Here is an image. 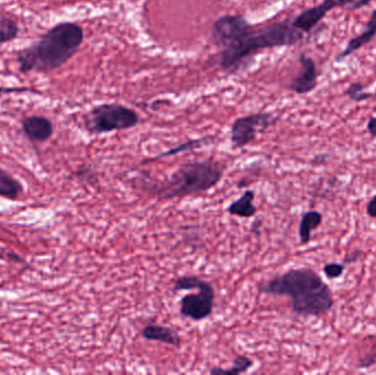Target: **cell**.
<instances>
[{"label": "cell", "mask_w": 376, "mask_h": 375, "mask_svg": "<svg viewBox=\"0 0 376 375\" xmlns=\"http://www.w3.org/2000/svg\"><path fill=\"white\" fill-rule=\"evenodd\" d=\"M261 292L291 298L293 313L302 317H320L335 305L333 292L319 274L309 267L291 269L264 283Z\"/></svg>", "instance_id": "1"}, {"label": "cell", "mask_w": 376, "mask_h": 375, "mask_svg": "<svg viewBox=\"0 0 376 375\" xmlns=\"http://www.w3.org/2000/svg\"><path fill=\"white\" fill-rule=\"evenodd\" d=\"M84 41V30L74 22H61L41 39L17 53L21 73H50L73 59Z\"/></svg>", "instance_id": "2"}, {"label": "cell", "mask_w": 376, "mask_h": 375, "mask_svg": "<svg viewBox=\"0 0 376 375\" xmlns=\"http://www.w3.org/2000/svg\"><path fill=\"white\" fill-rule=\"evenodd\" d=\"M304 39V32L292 21H279L263 28L251 27L250 30L227 47L221 49L219 65L225 72L235 73L246 59L258 51L273 48L292 47Z\"/></svg>", "instance_id": "3"}, {"label": "cell", "mask_w": 376, "mask_h": 375, "mask_svg": "<svg viewBox=\"0 0 376 375\" xmlns=\"http://www.w3.org/2000/svg\"><path fill=\"white\" fill-rule=\"evenodd\" d=\"M223 176V167L219 162L190 161L179 165L169 178L153 183L148 190L159 201L197 195L215 188Z\"/></svg>", "instance_id": "4"}, {"label": "cell", "mask_w": 376, "mask_h": 375, "mask_svg": "<svg viewBox=\"0 0 376 375\" xmlns=\"http://www.w3.org/2000/svg\"><path fill=\"white\" fill-rule=\"evenodd\" d=\"M140 116L136 111L121 104H100L86 118V128L92 134L129 130L138 126Z\"/></svg>", "instance_id": "5"}, {"label": "cell", "mask_w": 376, "mask_h": 375, "mask_svg": "<svg viewBox=\"0 0 376 375\" xmlns=\"http://www.w3.org/2000/svg\"><path fill=\"white\" fill-rule=\"evenodd\" d=\"M277 121V117L270 113H250L236 119L233 121L230 130L233 149H244Z\"/></svg>", "instance_id": "6"}, {"label": "cell", "mask_w": 376, "mask_h": 375, "mask_svg": "<svg viewBox=\"0 0 376 375\" xmlns=\"http://www.w3.org/2000/svg\"><path fill=\"white\" fill-rule=\"evenodd\" d=\"M197 294H187L179 302V313L185 318L202 321L211 316L215 307V288L207 281L202 280Z\"/></svg>", "instance_id": "7"}, {"label": "cell", "mask_w": 376, "mask_h": 375, "mask_svg": "<svg viewBox=\"0 0 376 375\" xmlns=\"http://www.w3.org/2000/svg\"><path fill=\"white\" fill-rule=\"evenodd\" d=\"M252 26L253 24H251L244 17L225 15L214 22L211 38L216 47L221 50L244 36Z\"/></svg>", "instance_id": "8"}, {"label": "cell", "mask_w": 376, "mask_h": 375, "mask_svg": "<svg viewBox=\"0 0 376 375\" xmlns=\"http://www.w3.org/2000/svg\"><path fill=\"white\" fill-rule=\"evenodd\" d=\"M300 71L289 82L287 90L297 95H306V94L312 93L317 86L319 73H318L315 61L305 53L300 55Z\"/></svg>", "instance_id": "9"}, {"label": "cell", "mask_w": 376, "mask_h": 375, "mask_svg": "<svg viewBox=\"0 0 376 375\" xmlns=\"http://www.w3.org/2000/svg\"><path fill=\"white\" fill-rule=\"evenodd\" d=\"M338 0H323L319 5L314 6L312 8L302 11L292 21L293 24L304 34H309L318 26L320 21L327 16L329 11L338 8Z\"/></svg>", "instance_id": "10"}, {"label": "cell", "mask_w": 376, "mask_h": 375, "mask_svg": "<svg viewBox=\"0 0 376 375\" xmlns=\"http://www.w3.org/2000/svg\"><path fill=\"white\" fill-rule=\"evenodd\" d=\"M22 130L31 141L44 142L53 134V125L46 117L31 116L23 120Z\"/></svg>", "instance_id": "11"}, {"label": "cell", "mask_w": 376, "mask_h": 375, "mask_svg": "<svg viewBox=\"0 0 376 375\" xmlns=\"http://www.w3.org/2000/svg\"><path fill=\"white\" fill-rule=\"evenodd\" d=\"M376 36V9H374L372 13L371 17H370L368 24H366L364 31L361 34H358L356 38H352L350 41L347 44L346 49L340 52L337 57H335V63L342 62L343 59H346L347 57H350L351 55H354V52L358 50L362 49L364 45L370 43L372 40L375 38Z\"/></svg>", "instance_id": "12"}, {"label": "cell", "mask_w": 376, "mask_h": 375, "mask_svg": "<svg viewBox=\"0 0 376 375\" xmlns=\"http://www.w3.org/2000/svg\"><path fill=\"white\" fill-rule=\"evenodd\" d=\"M141 336L144 337V339L151 341L161 342L176 348L181 347V337L176 330L169 327L150 324L141 330Z\"/></svg>", "instance_id": "13"}, {"label": "cell", "mask_w": 376, "mask_h": 375, "mask_svg": "<svg viewBox=\"0 0 376 375\" xmlns=\"http://www.w3.org/2000/svg\"><path fill=\"white\" fill-rule=\"evenodd\" d=\"M254 199H256V193L253 190H246L237 201H232L228 206L227 211L230 213L231 216L240 217V218L248 219L256 216L258 209L254 205Z\"/></svg>", "instance_id": "14"}, {"label": "cell", "mask_w": 376, "mask_h": 375, "mask_svg": "<svg viewBox=\"0 0 376 375\" xmlns=\"http://www.w3.org/2000/svg\"><path fill=\"white\" fill-rule=\"evenodd\" d=\"M323 222V215L318 211H308L302 215L300 219L298 234L300 244L305 246L312 240V232Z\"/></svg>", "instance_id": "15"}, {"label": "cell", "mask_w": 376, "mask_h": 375, "mask_svg": "<svg viewBox=\"0 0 376 375\" xmlns=\"http://www.w3.org/2000/svg\"><path fill=\"white\" fill-rule=\"evenodd\" d=\"M22 192L20 182L0 167V197L17 201Z\"/></svg>", "instance_id": "16"}, {"label": "cell", "mask_w": 376, "mask_h": 375, "mask_svg": "<svg viewBox=\"0 0 376 375\" xmlns=\"http://www.w3.org/2000/svg\"><path fill=\"white\" fill-rule=\"evenodd\" d=\"M211 142H213V138H210V136H204L200 139L188 140V141L179 144V146L173 148V149L167 150V151L163 152L161 155L148 160L146 162H153V161H158L160 159H165V157H173V155H179V153H184V152L200 149V148L205 147L206 144L211 143Z\"/></svg>", "instance_id": "17"}, {"label": "cell", "mask_w": 376, "mask_h": 375, "mask_svg": "<svg viewBox=\"0 0 376 375\" xmlns=\"http://www.w3.org/2000/svg\"><path fill=\"white\" fill-rule=\"evenodd\" d=\"M253 360L251 359V358L244 355H237V357L232 360V367H231L230 369L214 367V369H211V370L209 371V373L213 375L242 374V373L248 372L251 367H253Z\"/></svg>", "instance_id": "18"}, {"label": "cell", "mask_w": 376, "mask_h": 375, "mask_svg": "<svg viewBox=\"0 0 376 375\" xmlns=\"http://www.w3.org/2000/svg\"><path fill=\"white\" fill-rule=\"evenodd\" d=\"M19 26L17 21L11 17L0 18V44L8 43L17 39L19 36Z\"/></svg>", "instance_id": "19"}, {"label": "cell", "mask_w": 376, "mask_h": 375, "mask_svg": "<svg viewBox=\"0 0 376 375\" xmlns=\"http://www.w3.org/2000/svg\"><path fill=\"white\" fill-rule=\"evenodd\" d=\"M344 95L348 96L349 99L356 101V103H362L368 101L370 98L374 97L373 94L365 93L364 92V85L361 83H354L349 86Z\"/></svg>", "instance_id": "20"}, {"label": "cell", "mask_w": 376, "mask_h": 375, "mask_svg": "<svg viewBox=\"0 0 376 375\" xmlns=\"http://www.w3.org/2000/svg\"><path fill=\"white\" fill-rule=\"evenodd\" d=\"M202 281V278L195 276V275L181 276L174 282V290L175 292H182V290H197Z\"/></svg>", "instance_id": "21"}, {"label": "cell", "mask_w": 376, "mask_h": 375, "mask_svg": "<svg viewBox=\"0 0 376 375\" xmlns=\"http://www.w3.org/2000/svg\"><path fill=\"white\" fill-rule=\"evenodd\" d=\"M344 269H346V264L338 262L328 263L323 267V273L328 278H339L342 276L344 273Z\"/></svg>", "instance_id": "22"}, {"label": "cell", "mask_w": 376, "mask_h": 375, "mask_svg": "<svg viewBox=\"0 0 376 375\" xmlns=\"http://www.w3.org/2000/svg\"><path fill=\"white\" fill-rule=\"evenodd\" d=\"M376 361V344H374L373 348H372L371 352L369 355H365L363 359L358 363V369H368V367H371L374 362Z\"/></svg>", "instance_id": "23"}, {"label": "cell", "mask_w": 376, "mask_h": 375, "mask_svg": "<svg viewBox=\"0 0 376 375\" xmlns=\"http://www.w3.org/2000/svg\"><path fill=\"white\" fill-rule=\"evenodd\" d=\"M76 176L88 183H96L98 181L97 175L92 172L90 169H81V170L77 171Z\"/></svg>", "instance_id": "24"}, {"label": "cell", "mask_w": 376, "mask_h": 375, "mask_svg": "<svg viewBox=\"0 0 376 375\" xmlns=\"http://www.w3.org/2000/svg\"><path fill=\"white\" fill-rule=\"evenodd\" d=\"M19 93H36V90L30 87H6L0 86V94H19Z\"/></svg>", "instance_id": "25"}, {"label": "cell", "mask_w": 376, "mask_h": 375, "mask_svg": "<svg viewBox=\"0 0 376 375\" xmlns=\"http://www.w3.org/2000/svg\"><path fill=\"white\" fill-rule=\"evenodd\" d=\"M366 213L372 218H376V195L371 198V201L366 206Z\"/></svg>", "instance_id": "26"}, {"label": "cell", "mask_w": 376, "mask_h": 375, "mask_svg": "<svg viewBox=\"0 0 376 375\" xmlns=\"http://www.w3.org/2000/svg\"><path fill=\"white\" fill-rule=\"evenodd\" d=\"M361 255V251L351 252L350 255H347L343 260V264H348V263H354L358 261V257Z\"/></svg>", "instance_id": "27"}, {"label": "cell", "mask_w": 376, "mask_h": 375, "mask_svg": "<svg viewBox=\"0 0 376 375\" xmlns=\"http://www.w3.org/2000/svg\"><path fill=\"white\" fill-rule=\"evenodd\" d=\"M366 129H368V132L372 136H376V116L370 118L368 124H366Z\"/></svg>", "instance_id": "28"}, {"label": "cell", "mask_w": 376, "mask_h": 375, "mask_svg": "<svg viewBox=\"0 0 376 375\" xmlns=\"http://www.w3.org/2000/svg\"><path fill=\"white\" fill-rule=\"evenodd\" d=\"M371 1L372 0H358L354 5H351L350 9L351 10H356V9L362 8V7L371 3Z\"/></svg>", "instance_id": "29"}, {"label": "cell", "mask_w": 376, "mask_h": 375, "mask_svg": "<svg viewBox=\"0 0 376 375\" xmlns=\"http://www.w3.org/2000/svg\"><path fill=\"white\" fill-rule=\"evenodd\" d=\"M358 0H338L339 7H346L348 5H354Z\"/></svg>", "instance_id": "30"}]
</instances>
